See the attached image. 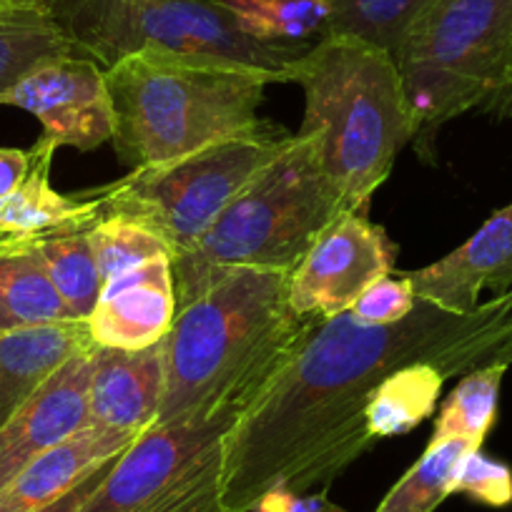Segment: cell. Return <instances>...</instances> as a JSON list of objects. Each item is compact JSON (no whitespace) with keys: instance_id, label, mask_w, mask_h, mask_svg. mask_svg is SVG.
<instances>
[{"instance_id":"22","label":"cell","mask_w":512,"mask_h":512,"mask_svg":"<svg viewBox=\"0 0 512 512\" xmlns=\"http://www.w3.org/2000/svg\"><path fill=\"white\" fill-rule=\"evenodd\" d=\"M36 249L58 294L76 319H88L103 292L88 229L36 236Z\"/></svg>"},{"instance_id":"23","label":"cell","mask_w":512,"mask_h":512,"mask_svg":"<svg viewBox=\"0 0 512 512\" xmlns=\"http://www.w3.org/2000/svg\"><path fill=\"white\" fill-rule=\"evenodd\" d=\"M507 367V362H495L467 372L442 402L432 440H465L472 447H482L497 417L500 384Z\"/></svg>"},{"instance_id":"21","label":"cell","mask_w":512,"mask_h":512,"mask_svg":"<svg viewBox=\"0 0 512 512\" xmlns=\"http://www.w3.org/2000/svg\"><path fill=\"white\" fill-rule=\"evenodd\" d=\"M445 379L432 364H407L384 377L372 390L364 410L372 440L407 435L432 417Z\"/></svg>"},{"instance_id":"18","label":"cell","mask_w":512,"mask_h":512,"mask_svg":"<svg viewBox=\"0 0 512 512\" xmlns=\"http://www.w3.org/2000/svg\"><path fill=\"white\" fill-rule=\"evenodd\" d=\"M56 146L38 139L26 179L0 199V236H46L96 224V204L86 194H61L51 186Z\"/></svg>"},{"instance_id":"9","label":"cell","mask_w":512,"mask_h":512,"mask_svg":"<svg viewBox=\"0 0 512 512\" xmlns=\"http://www.w3.org/2000/svg\"><path fill=\"white\" fill-rule=\"evenodd\" d=\"M239 415V410H224L206 420L189 417L149 427L118 455L78 512H141L219 447Z\"/></svg>"},{"instance_id":"13","label":"cell","mask_w":512,"mask_h":512,"mask_svg":"<svg viewBox=\"0 0 512 512\" xmlns=\"http://www.w3.org/2000/svg\"><path fill=\"white\" fill-rule=\"evenodd\" d=\"M93 352V349H91ZM91 352L63 364L41 390L0 427V490L36 457L88 425Z\"/></svg>"},{"instance_id":"1","label":"cell","mask_w":512,"mask_h":512,"mask_svg":"<svg viewBox=\"0 0 512 512\" xmlns=\"http://www.w3.org/2000/svg\"><path fill=\"white\" fill-rule=\"evenodd\" d=\"M495 362L512 364L510 294L470 314L420 299L402 322L387 327L357 322L352 312L319 317L226 432L224 510L251 512L272 490L332 485L374 445L364 420L367 400L397 369L432 364L457 377Z\"/></svg>"},{"instance_id":"28","label":"cell","mask_w":512,"mask_h":512,"mask_svg":"<svg viewBox=\"0 0 512 512\" xmlns=\"http://www.w3.org/2000/svg\"><path fill=\"white\" fill-rule=\"evenodd\" d=\"M224 442L141 512H226L221 502Z\"/></svg>"},{"instance_id":"27","label":"cell","mask_w":512,"mask_h":512,"mask_svg":"<svg viewBox=\"0 0 512 512\" xmlns=\"http://www.w3.org/2000/svg\"><path fill=\"white\" fill-rule=\"evenodd\" d=\"M88 239H91L103 284L151 262L156 256L169 254L166 246L151 231L134 224V221L118 219V216L98 219L96 224L88 226Z\"/></svg>"},{"instance_id":"3","label":"cell","mask_w":512,"mask_h":512,"mask_svg":"<svg viewBox=\"0 0 512 512\" xmlns=\"http://www.w3.org/2000/svg\"><path fill=\"white\" fill-rule=\"evenodd\" d=\"M272 73L221 58L141 48L106 68L118 161L164 164L256 128Z\"/></svg>"},{"instance_id":"10","label":"cell","mask_w":512,"mask_h":512,"mask_svg":"<svg viewBox=\"0 0 512 512\" xmlns=\"http://www.w3.org/2000/svg\"><path fill=\"white\" fill-rule=\"evenodd\" d=\"M395 246L382 226L372 224L367 214L347 211L312 244L307 256L292 272L289 299L304 317H337L392 274Z\"/></svg>"},{"instance_id":"15","label":"cell","mask_w":512,"mask_h":512,"mask_svg":"<svg viewBox=\"0 0 512 512\" xmlns=\"http://www.w3.org/2000/svg\"><path fill=\"white\" fill-rule=\"evenodd\" d=\"M88 427L141 435L156 425L166 390L164 339L146 349L93 347Z\"/></svg>"},{"instance_id":"7","label":"cell","mask_w":512,"mask_h":512,"mask_svg":"<svg viewBox=\"0 0 512 512\" xmlns=\"http://www.w3.org/2000/svg\"><path fill=\"white\" fill-rule=\"evenodd\" d=\"M294 134L262 121L246 134L164 164L131 169L123 179L86 191L96 221L118 216L134 221L166 246L171 259L199 244L236 194L267 169Z\"/></svg>"},{"instance_id":"37","label":"cell","mask_w":512,"mask_h":512,"mask_svg":"<svg viewBox=\"0 0 512 512\" xmlns=\"http://www.w3.org/2000/svg\"><path fill=\"white\" fill-rule=\"evenodd\" d=\"M510 297H512V292H510Z\"/></svg>"},{"instance_id":"32","label":"cell","mask_w":512,"mask_h":512,"mask_svg":"<svg viewBox=\"0 0 512 512\" xmlns=\"http://www.w3.org/2000/svg\"><path fill=\"white\" fill-rule=\"evenodd\" d=\"M116 460H118V455L111 457V460H106L103 465H98L91 475L83 477V480L78 482L71 492H66V495L61 497V500L51 502V505L43 507V510H38V512H78L83 505H86L88 497L98 490V485L106 480V475L111 472V467L116 465Z\"/></svg>"},{"instance_id":"26","label":"cell","mask_w":512,"mask_h":512,"mask_svg":"<svg viewBox=\"0 0 512 512\" xmlns=\"http://www.w3.org/2000/svg\"><path fill=\"white\" fill-rule=\"evenodd\" d=\"M329 6V26L324 36H357L384 51L395 53L410 23L432 0H324Z\"/></svg>"},{"instance_id":"12","label":"cell","mask_w":512,"mask_h":512,"mask_svg":"<svg viewBox=\"0 0 512 512\" xmlns=\"http://www.w3.org/2000/svg\"><path fill=\"white\" fill-rule=\"evenodd\" d=\"M417 299L452 314L480 307L482 292H512V204L495 211L470 239L440 262L407 274Z\"/></svg>"},{"instance_id":"6","label":"cell","mask_w":512,"mask_h":512,"mask_svg":"<svg viewBox=\"0 0 512 512\" xmlns=\"http://www.w3.org/2000/svg\"><path fill=\"white\" fill-rule=\"evenodd\" d=\"M392 56L415 118L412 144L432 161L452 118L512 111V0H432Z\"/></svg>"},{"instance_id":"34","label":"cell","mask_w":512,"mask_h":512,"mask_svg":"<svg viewBox=\"0 0 512 512\" xmlns=\"http://www.w3.org/2000/svg\"><path fill=\"white\" fill-rule=\"evenodd\" d=\"M6 3H43V0H6Z\"/></svg>"},{"instance_id":"16","label":"cell","mask_w":512,"mask_h":512,"mask_svg":"<svg viewBox=\"0 0 512 512\" xmlns=\"http://www.w3.org/2000/svg\"><path fill=\"white\" fill-rule=\"evenodd\" d=\"M96 347L88 319L0 334V427L66 362Z\"/></svg>"},{"instance_id":"35","label":"cell","mask_w":512,"mask_h":512,"mask_svg":"<svg viewBox=\"0 0 512 512\" xmlns=\"http://www.w3.org/2000/svg\"><path fill=\"white\" fill-rule=\"evenodd\" d=\"M3 244H6V236H0V246H3Z\"/></svg>"},{"instance_id":"25","label":"cell","mask_w":512,"mask_h":512,"mask_svg":"<svg viewBox=\"0 0 512 512\" xmlns=\"http://www.w3.org/2000/svg\"><path fill=\"white\" fill-rule=\"evenodd\" d=\"M475 447L465 440H430L425 455L387 492L374 512H435L455 487L462 457Z\"/></svg>"},{"instance_id":"11","label":"cell","mask_w":512,"mask_h":512,"mask_svg":"<svg viewBox=\"0 0 512 512\" xmlns=\"http://www.w3.org/2000/svg\"><path fill=\"white\" fill-rule=\"evenodd\" d=\"M0 106L33 113L43 126V141L61 149L91 151L113 136L111 96L106 71L86 56H61L33 68L23 81L0 96Z\"/></svg>"},{"instance_id":"30","label":"cell","mask_w":512,"mask_h":512,"mask_svg":"<svg viewBox=\"0 0 512 512\" xmlns=\"http://www.w3.org/2000/svg\"><path fill=\"white\" fill-rule=\"evenodd\" d=\"M417 294L412 287L410 277H382L374 282L357 302L352 304V317L357 322L369 324V327H387V324H397L417 307Z\"/></svg>"},{"instance_id":"2","label":"cell","mask_w":512,"mask_h":512,"mask_svg":"<svg viewBox=\"0 0 512 512\" xmlns=\"http://www.w3.org/2000/svg\"><path fill=\"white\" fill-rule=\"evenodd\" d=\"M289 282L287 272L236 269L176 312L156 425L244 412L259 397L319 319L294 312Z\"/></svg>"},{"instance_id":"24","label":"cell","mask_w":512,"mask_h":512,"mask_svg":"<svg viewBox=\"0 0 512 512\" xmlns=\"http://www.w3.org/2000/svg\"><path fill=\"white\" fill-rule=\"evenodd\" d=\"M239 28L264 43H307L322 38L329 26V6L324 0H221Z\"/></svg>"},{"instance_id":"14","label":"cell","mask_w":512,"mask_h":512,"mask_svg":"<svg viewBox=\"0 0 512 512\" xmlns=\"http://www.w3.org/2000/svg\"><path fill=\"white\" fill-rule=\"evenodd\" d=\"M176 319V294L171 256L113 277L103 284L96 309L88 317L91 337L98 347L146 349L169 334Z\"/></svg>"},{"instance_id":"17","label":"cell","mask_w":512,"mask_h":512,"mask_svg":"<svg viewBox=\"0 0 512 512\" xmlns=\"http://www.w3.org/2000/svg\"><path fill=\"white\" fill-rule=\"evenodd\" d=\"M139 435L103 427H83L66 442L28 462L3 490L0 512H38L61 500L86 475L111 457L121 455Z\"/></svg>"},{"instance_id":"19","label":"cell","mask_w":512,"mask_h":512,"mask_svg":"<svg viewBox=\"0 0 512 512\" xmlns=\"http://www.w3.org/2000/svg\"><path fill=\"white\" fill-rule=\"evenodd\" d=\"M76 319L48 277L36 236H6L0 246V334Z\"/></svg>"},{"instance_id":"20","label":"cell","mask_w":512,"mask_h":512,"mask_svg":"<svg viewBox=\"0 0 512 512\" xmlns=\"http://www.w3.org/2000/svg\"><path fill=\"white\" fill-rule=\"evenodd\" d=\"M73 53L43 3H0V96L41 63Z\"/></svg>"},{"instance_id":"4","label":"cell","mask_w":512,"mask_h":512,"mask_svg":"<svg viewBox=\"0 0 512 512\" xmlns=\"http://www.w3.org/2000/svg\"><path fill=\"white\" fill-rule=\"evenodd\" d=\"M307 111L299 131H322L324 169L349 211L367 214L397 156L415 139V118L395 56L357 36H322L287 68Z\"/></svg>"},{"instance_id":"29","label":"cell","mask_w":512,"mask_h":512,"mask_svg":"<svg viewBox=\"0 0 512 512\" xmlns=\"http://www.w3.org/2000/svg\"><path fill=\"white\" fill-rule=\"evenodd\" d=\"M452 492L472 497L482 505L505 507L512 502V470L487 457L482 447H475L462 457Z\"/></svg>"},{"instance_id":"31","label":"cell","mask_w":512,"mask_h":512,"mask_svg":"<svg viewBox=\"0 0 512 512\" xmlns=\"http://www.w3.org/2000/svg\"><path fill=\"white\" fill-rule=\"evenodd\" d=\"M251 512H344L342 507L334 505L324 492L309 495V492H289L272 490L256 502Z\"/></svg>"},{"instance_id":"36","label":"cell","mask_w":512,"mask_h":512,"mask_svg":"<svg viewBox=\"0 0 512 512\" xmlns=\"http://www.w3.org/2000/svg\"><path fill=\"white\" fill-rule=\"evenodd\" d=\"M0 3H6V0H0Z\"/></svg>"},{"instance_id":"8","label":"cell","mask_w":512,"mask_h":512,"mask_svg":"<svg viewBox=\"0 0 512 512\" xmlns=\"http://www.w3.org/2000/svg\"><path fill=\"white\" fill-rule=\"evenodd\" d=\"M78 56L106 71L141 48L221 58L287 83V68L309 43H264L244 33L221 0H43Z\"/></svg>"},{"instance_id":"33","label":"cell","mask_w":512,"mask_h":512,"mask_svg":"<svg viewBox=\"0 0 512 512\" xmlns=\"http://www.w3.org/2000/svg\"><path fill=\"white\" fill-rule=\"evenodd\" d=\"M31 169V151L0 149V199L11 194Z\"/></svg>"},{"instance_id":"5","label":"cell","mask_w":512,"mask_h":512,"mask_svg":"<svg viewBox=\"0 0 512 512\" xmlns=\"http://www.w3.org/2000/svg\"><path fill=\"white\" fill-rule=\"evenodd\" d=\"M347 211L324 169L322 131H297L292 144L231 199L199 244L171 259L176 312L236 269L292 274Z\"/></svg>"}]
</instances>
